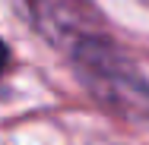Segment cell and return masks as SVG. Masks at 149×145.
Wrapping results in <instances>:
<instances>
[{
    "instance_id": "1",
    "label": "cell",
    "mask_w": 149,
    "mask_h": 145,
    "mask_svg": "<svg viewBox=\"0 0 149 145\" xmlns=\"http://www.w3.org/2000/svg\"><path fill=\"white\" fill-rule=\"evenodd\" d=\"M76 66L86 85L108 104L130 117H149V82L118 47L98 38L76 44Z\"/></svg>"
},
{
    "instance_id": "2",
    "label": "cell",
    "mask_w": 149,
    "mask_h": 145,
    "mask_svg": "<svg viewBox=\"0 0 149 145\" xmlns=\"http://www.w3.org/2000/svg\"><path fill=\"white\" fill-rule=\"evenodd\" d=\"M6 60H10V51H6V44L0 41V73H3V66H6Z\"/></svg>"
}]
</instances>
